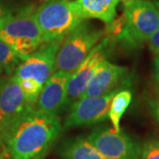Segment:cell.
Wrapping results in <instances>:
<instances>
[{"label":"cell","instance_id":"6da1fadb","mask_svg":"<svg viewBox=\"0 0 159 159\" xmlns=\"http://www.w3.org/2000/svg\"><path fill=\"white\" fill-rule=\"evenodd\" d=\"M61 131L58 116L34 107L6 131L2 140L12 159H43Z\"/></svg>","mask_w":159,"mask_h":159},{"label":"cell","instance_id":"7a4b0ae2","mask_svg":"<svg viewBox=\"0 0 159 159\" xmlns=\"http://www.w3.org/2000/svg\"><path fill=\"white\" fill-rule=\"evenodd\" d=\"M32 6L17 13H5L0 19V40L6 43L22 61L44 43Z\"/></svg>","mask_w":159,"mask_h":159},{"label":"cell","instance_id":"3957f363","mask_svg":"<svg viewBox=\"0 0 159 159\" xmlns=\"http://www.w3.org/2000/svg\"><path fill=\"white\" fill-rule=\"evenodd\" d=\"M34 18L44 43H61L84 20L70 0H44L34 9Z\"/></svg>","mask_w":159,"mask_h":159},{"label":"cell","instance_id":"277c9868","mask_svg":"<svg viewBox=\"0 0 159 159\" xmlns=\"http://www.w3.org/2000/svg\"><path fill=\"white\" fill-rule=\"evenodd\" d=\"M123 4L125 26L118 39L138 47L159 29V9L149 0H123Z\"/></svg>","mask_w":159,"mask_h":159},{"label":"cell","instance_id":"5b68a950","mask_svg":"<svg viewBox=\"0 0 159 159\" xmlns=\"http://www.w3.org/2000/svg\"><path fill=\"white\" fill-rule=\"evenodd\" d=\"M104 31L82 22L65 37L56 55V70L72 74L102 40Z\"/></svg>","mask_w":159,"mask_h":159},{"label":"cell","instance_id":"8992f818","mask_svg":"<svg viewBox=\"0 0 159 159\" xmlns=\"http://www.w3.org/2000/svg\"><path fill=\"white\" fill-rule=\"evenodd\" d=\"M87 140L106 159L141 158V144L128 134L114 128L97 127Z\"/></svg>","mask_w":159,"mask_h":159},{"label":"cell","instance_id":"52a82bcc","mask_svg":"<svg viewBox=\"0 0 159 159\" xmlns=\"http://www.w3.org/2000/svg\"><path fill=\"white\" fill-rule=\"evenodd\" d=\"M112 42L113 40L107 35L103 37L95 46L84 61L71 74L67 84L66 108H71V106L83 96L89 80L98 66L109 57L111 50L112 49Z\"/></svg>","mask_w":159,"mask_h":159},{"label":"cell","instance_id":"ba28073f","mask_svg":"<svg viewBox=\"0 0 159 159\" xmlns=\"http://www.w3.org/2000/svg\"><path fill=\"white\" fill-rule=\"evenodd\" d=\"M34 106L26 100L13 76L0 80V135L6 133L22 115Z\"/></svg>","mask_w":159,"mask_h":159},{"label":"cell","instance_id":"9c48e42d","mask_svg":"<svg viewBox=\"0 0 159 159\" xmlns=\"http://www.w3.org/2000/svg\"><path fill=\"white\" fill-rule=\"evenodd\" d=\"M119 89H117L101 97L80 98L71 106L68 115L65 119L64 126L73 128L105 121L109 118L111 100Z\"/></svg>","mask_w":159,"mask_h":159},{"label":"cell","instance_id":"30bf717a","mask_svg":"<svg viewBox=\"0 0 159 159\" xmlns=\"http://www.w3.org/2000/svg\"><path fill=\"white\" fill-rule=\"evenodd\" d=\"M60 43H43L22 60L12 75L16 80L32 78L43 86L56 70V55Z\"/></svg>","mask_w":159,"mask_h":159},{"label":"cell","instance_id":"8fae6325","mask_svg":"<svg viewBox=\"0 0 159 159\" xmlns=\"http://www.w3.org/2000/svg\"><path fill=\"white\" fill-rule=\"evenodd\" d=\"M71 74L57 71L46 81L40 93L36 109L43 113L57 116L66 108L67 84Z\"/></svg>","mask_w":159,"mask_h":159},{"label":"cell","instance_id":"7c38bea8","mask_svg":"<svg viewBox=\"0 0 159 159\" xmlns=\"http://www.w3.org/2000/svg\"><path fill=\"white\" fill-rule=\"evenodd\" d=\"M126 74L127 68L125 66L115 65L107 60L103 61L89 80L81 98L101 97L115 90Z\"/></svg>","mask_w":159,"mask_h":159},{"label":"cell","instance_id":"4fadbf2b","mask_svg":"<svg viewBox=\"0 0 159 159\" xmlns=\"http://www.w3.org/2000/svg\"><path fill=\"white\" fill-rule=\"evenodd\" d=\"M120 0H75L74 5L83 20L97 19L105 24L113 21Z\"/></svg>","mask_w":159,"mask_h":159},{"label":"cell","instance_id":"5bb4252c","mask_svg":"<svg viewBox=\"0 0 159 159\" xmlns=\"http://www.w3.org/2000/svg\"><path fill=\"white\" fill-rule=\"evenodd\" d=\"M59 155L62 159H106L83 137L66 140L60 148Z\"/></svg>","mask_w":159,"mask_h":159},{"label":"cell","instance_id":"9a60e30c","mask_svg":"<svg viewBox=\"0 0 159 159\" xmlns=\"http://www.w3.org/2000/svg\"><path fill=\"white\" fill-rule=\"evenodd\" d=\"M131 101L132 93L128 89H119L112 98L109 111V119L116 131H120V119L130 105Z\"/></svg>","mask_w":159,"mask_h":159},{"label":"cell","instance_id":"2e32d148","mask_svg":"<svg viewBox=\"0 0 159 159\" xmlns=\"http://www.w3.org/2000/svg\"><path fill=\"white\" fill-rule=\"evenodd\" d=\"M20 64V59L9 45L0 40V74L10 75Z\"/></svg>","mask_w":159,"mask_h":159},{"label":"cell","instance_id":"e0dca14e","mask_svg":"<svg viewBox=\"0 0 159 159\" xmlns=\"http://www.w3.org/2000/svg\"><path fill=\"white\" fill-rule=\"evenodd\" d=\"M26 100L30 105L34 106L43 86L32 78L17 80Z\"/></svg>","mask_w":159,"mask_h":159},{"label":"cell","instance_id":"ac0fdd59","mask_svg":"<svg viewBox=\"0 0 159 159\" xmlns=\"http://www.w3.org/2000/svg\"><path fill=\"white\" fill-rule=\"evenodd\" d=\"M140 159H159V141L151 139L142 146Z\"/></svg>","mask_w":159,"mask_h":159},{"label":"cell","instance_id":"d6986e66","mask_svg":"<svg viewBox=\"0 0 159 159\" xmlns=\"http://www.w3.org/2000/svg\"><path fill=\"white\" fill-rule=\"evenodd\" d=\"M148 46L150 51L154 53H159V29L157 30V32L150 37L148 40Z\"/></svg>","mask_w":159,"mask_h":159},{"label":"cell","instance_id":"ffe728a7","mask_svg":"<svg viewBox=\"0 0 159 159\" xmlns=\"http://www.w3.org/2000/svg\"><path fill=\"white\" fill-rule=\"evenodd\" d=\"M149 104H150V107L152 110L154 117L159 124V97L154 98Z\"/></svg>","mask_w":159,"mask_h":159},{"label":"cell","instance_id":"44dd1931","mask_svg":"<svg viewBox=\"0 0 159 159\" xmlns=\"http://www.w3.org/2000/svg\"><path fill=\"white\" fill-rule=\"evenodd\" d=\"M153 74L154 79L159 84V53H157V57H155L154 60V66H153Z\"/></svg>","mask_w":159,"mask_h":159},{"label":"cell","instance_id":"7402d4cb","mask_svg":"<svg viewBox=\"0 0 159 159\" xmlns=\"http://www.w3.org/2000/svg\"><path fill=\"white\" fill-rule=\"evenodd\" d=\"M153 2H154V4L157 6V8L159 9V0H153Z\"/></svg>","mask_w":159,"mask_h":159},{"label":"cell","instance_id":"603a6c76","mask_svg":"<svg viewBox=\"0 0 159 159\" xmlns=\"http://www.w3.org/2000/svg\"><path fill=\"white\" fill-rule=\"evenodd\" d=\"M2 146H4V142H3V140H2V137L0 135V148H1Z\"/></svg>","mask_w":159,"mask_h":159},{"label":"cell","instance_id":"cb8c5ba5","mask_svg":"<svg viewBox=\"0 0 159 159\" xmlns=\"http://www.w3.org/2000/svg\"><path fill=\"white\" fill-rule=\"evenodd\" d=\"M4 14H5V13L3 12V11H2V8L0 7V19L3 17V15H4Z\"/></svg>","mask_w":159,"mask_h":159},{"label":"cell","instance_id":"d4e9b609","mask_svg":"<svg viewBox=\"0 0 159 159\" xmlns=\"http://www.w3.org/2000/svg\"><path fill=\"white\" fill-rule=\"evenodd\" d=\"M0 159H2V157H0Z\"/></svg>","mask_w":159,"mask_h":159}]
</instances>
